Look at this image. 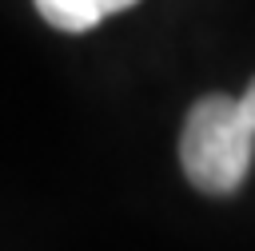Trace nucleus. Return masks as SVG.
Wrapping results in <instances>:
<instances>
[{"instance_id":"nucleus-2","label":"nucleus","mask_w":255,"mask_h":251,"mask_svg":"<svg viewBox=\"0 0 255 251\" xmlns=\"http://www.w3.org/2000/svg\"><path fill=\"white\" fill-rule=\"evenodd\" d=\"M32 4H36V12L52 28H60V32H88L104 16H116V12H124V8H131L139 0H32Z\"/></svg>"},{"instance_id":"nucleus-1","label":"nucleus","mask_w":255,"mask_h":251,"mask_svg":"<svg viewBox=\"0 0 255 251\" xmlns=\"http://www.w3.org/2000/svg\"><path fill=\"white\" fill-rule=\"evenodd\" d=\"M255 155V124L243 116L231 96H203L183 120L179 131V163L183 175L207 195H231Z\"/></svg>"},{"instance_id":"nucleus-3","label":"nucleus","mask_w":255,"mask_h":251,"mask_svg":"<svg viewBox=\"0 0 255 251\" xmlns=\"http://www.w3.org/2000/svg\"><path fill=\"white\" fill-rule=\"evenodd\" d=\"M239 108H243V116L255 124V80H251V84H247V92L239 96Z\"/></svg>"}]
</instances>
